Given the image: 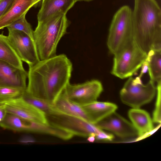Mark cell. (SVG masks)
Instances as JSON below:
<instances>
[{
	"mask_svg": "<svg viewBox=\"0 0 161 161\" xmlns=\"http://www.w3.org/2000/svg\"><path fill=\"white\" fill-rule=\"evenodd\" d=\"M114 138V136L112 134L106 133L103 131L95 136V139L111 141Z\"/></svg>",
	"mask_w": 161,
	"mask_h": 161,
	"instance_id": "27",
	"label": "cell"
},
{
	"mask_svg": "<svg viewBox=\"0 0 161 161\" xmlns=\"http://www.w3.org/2000/svg\"><path fill=\"white\" fill-rule=\"evenodd\" d=\"M93 0H76V2L77 1H87V2H89L91 1H92Z\"/></svg>",
	"mask_w": 161,
	"mask_h": 161,
	"instance_id": "32",
	"label": "cell"
},
{
	"mask_svg": "<svg viewBox=\"0 0 161 161\" xmlns=\"http://www.w3.org/2000/svg\"><path fill=\"white\" fill-rule=\"evenodd\" d=\"M95 135H91L87 137V140L90 142H93L95 139Z\"/></svg>",
	"mask_w": 161,
	"mask_h": 161,
	"instance_id": "31",
	"label": "cell"
},
{
	"mask_svg": "<svg viewBox=\"0 0 161 161\" xmlns=\"http://www.w3.org/2000/svg\"><path fill=\"white\" fill-rule=\"evenodd\" d=\"M29 66L26 91L53 104L69 83L73 69L71 61L65 55L61 54Z\"/></svg>",
	"mask_w": 161,
	"mask_h": 161,
	"instance_id": "1",
	"label": "cell"
},
{
	"mask_svg": "<svg viewBox=\"0 0 161 161\" xmlns=\"http://www.w3.org/2000/svg\"><path fill=\"white\" fill-rule=\"evenodd\" d=\"M26 14H24L20 18L12 23L7 27L11 30L21 31L26 34L34 40L33 31L31 25L25 19Z\"/></svg>",
	"mask_w": 161,
	"mask_h": 161,
	"instance_id": "23",
	"label": "cell"
},
{
	"mask_svg": "<svg viewBox=\"0 0 161 161\" xmlns=\"http://www.w3.org/2000/svg\"><path fill=\"white\" fill-rule=\"evenodd\" d=\"M146 59L150 80L157 83L161 82V49L150 50Z\"/></svg>",
	"mask_w": 161,
	"mask_h": 161,
	"instance_id": "20",
	"label": "cell"
},
{
	"mask_svg": "<svg viewBox=\"0 0 161 161\" xmlns=\"http://www.w3.org/2000/svg\"><path fill=\"white\" fill-rule=\"evenodd\" d=\"M76 2V0H42L37 15L38 22L43 21L57 15L66 14Z\"/></svg>",
	"mask_w": 161,
	"mask_h": 161,
	"instance_id": "14",
	"label": "cell"
},
{
	"mask_svg": "<svg viewBox=\"0 0 161 161\" xmlns=\"http://www.w3.org/2000/svg\"><path fill=\"white\" fill-rule=\"evenodd\" d=\"M141 68V72L138 76L141 78L143 75L146 73L148 70V63L146 59L143 63Z\"/></svg>",
	"mask_w": 161,
	"mask_h": 161,
	"instance_id": "29",
	"label": "cell"
},
{
	"mask_svg": "<svg viewBox=\"0 0 161 161\" xmlns=\"http://www.w3.org/2000/svg\"><path fill=\"white\" fill-rule=\"evenodd\" d=\"M2 128L14 131L28 132V121L15 115L7 113L3 119L0 122Z\"/></svg>",
	"mask_w": 161,
	"mask_h": 161,
	"instance_id": "21",
	"label": "cell"
},
{
	"mask_svg": "<svg viewBox=\"0 0 161 161\" xmlns=\"http://www.w3.org/2000/svg\"><path fill=\"white\" fill-rule=\"evenodd\" d=\"M21 90L8 86L0 87V100H5L20 96L24 91Z\"/></svg>",
	"mask_w": 161,
	"mask_h": 161,
	"instance_id": "24",
	"label": "cell"
},
{
	"mask_svg": "<svg viewBox=\"0 0 161 161\" xmlns=\"http://www.w3.org/2000/svg\"><path fill=\"white\" fill-rule=\"evenodd\" d=\"M132 21L133 39L143 51L161 49V11L155 0H135Z\"/></svg>",
	"mask_w": 161,
	"mask_h": 161,
	"instance_id": "2",
	"label": "cell"
},
{
	"mask_svg": "<svg viewBox=\"0 0 161 161\" xmlns=\"http://www.w3.org/2000/svg\"><path fill=\"white\" fill-rule=\"evenodd\" d=\"M19 142L21 143H28L34 142L35 140L31 136H22L19 139Z\"/></svg>",
	"mask_w": 161,
	"mask_h": 161,
	"instance_id": "28",
	"label": "cell"
},
{
	"mask_svg": "<svg viewBox=\"0 0 161 161\" xmlns=\"http://www.w3.org/2000/svg\"><path fill=\"white\" fill-rule=\"evenodd\" d=\"M8 39L22 61L31 65L40 60L33 40L25 33L7 28Z\"/></svg>",
	"mask_w": 161,
	"mask_h": 161,
	"instance_id": "9",
	"label": "cell"
},
{
	"mask_svg": "<svg viewBox=\"0 0 161 161\" xmlns=\"http://www.w3.org/2000/svg\"><path fill=\"white\" fill-rule=\"evenodd\" d=\"M28 72L0 60V87L8 86L25 91Z\"/></svg>",
	"mask_w": 161,
	"mask_h": 161,
	"instance_id": "12",
	"label": "cell"
},
{
	"mask_svg": "<svg viewBox=\"0 0 161 161\" xmlns=\"http://www.w3.org/2000/svg\"><path fill=\"white\" fill-rule=\"evenodd\" d=\"M53 104L56 110L58 112L77 117L89 122L88 116L82 107L68 98L65 88L55 98Z\"/></svg>",
	"mask_w": 161,
	"mask_h": 161,
	"instance_id": "16",
	"label": "cell"
},
{
	"mask_svg": "<svg viewBox=\"0 0 161 161\" xmlns=\"http://www.w3.org/2000/svg\"><path fill=\"white\" fill-rule=\"evenodd\" d=\"M20 96L24 101L43 112L46 115L57 111L53 104L43 99L31 96L25 90L23 92Z\"/></svg>",
	"mask_w": 161,
	"mask_h": 161,
	"instance_id": "22",
	"label": "cell"
},
{
	"mask_svg": "<svg viewBox=\"0 0 161 161\" xmlns=\"http://www.w3.org/2000/svg\"><path fill=\"white\" fill-rule=\"evenodd\" d=\"M114 56L111 73L124 79L132 76L141 68L147 54L133 39Z\"/></svg>",
	"mask_w": 161,
	"mask_h": 161,
	"instance_id": "5",
	"label": "cell"
},
{
	"mask_svg": "<svg viewBox=\"0 0 161 161\" xmlns=\"http://www.w3.org/2000/svg\"><path fill=\"white\" fill-rule=\"evenodd\" d=\"M131 123L137 130L140 140L153 131V120L149 114L140 108H132L128 113Z\"/></svg>",
	"mask_w": 161,
	"mask_h": 161,
	"instance_id": "15",
	"label": "cell"
},
{
	"mask_svg": "<svg viewBox=\"0 0 161 161\" xmlns=\"http://www.w3.org/2000/svg\"><path fill=\"white\" fill-rule=\"evenodd\" d=\"M28 132L43 133L53 136L61 139L66 140L74 136L64 130L49 124H42L32 121L29 123Z\"/></svg>",
	"mask_w": 161,
	"mask_h": 161,
	"instance_id": "19",
	"label": "cell"
},
{
	"mask_svg": "<svg viewBox=\"0 0 161 161\" xmlns=\"http://www.w3.org/2000/svg\"></svg>",
	"mask_w": 161,
	"mask_h": 161,
	"instance_id": "33",
	"label": "cell"
},
{
	"mask_svg": "<svg viewBox=\"0 0 161 161\" xmlns=\"http://www.w3.org/2000/svg\"><path fill=\"white\" fill-rule=\"evenodd\" d=\"M33 39L40 60L56 55L58 42L66 33L69 21L66 14H59L38 22Z\"/></svg>",
	"mask_w": 161,
	"mask_h": 161,
	"instance_id": "3",
	"label": "cell"
},
{
	"mask_svg": "<svg viewBox=\"0 0 161 161\" xmlns=\"http://www.w3.org/2000/svg\"><path fill=\"white\" fill-rule=\"evenodd\" d=\"M42 0H13L10 6L0 17V30L7 27L20 18Z\"/></svg>",
	"mask_w": 161,
	"mask_h": 161,
	"instance_id": "13",
	"label": "cell"
},
{
	"mask_svg": "<svg viewBox=\"0 0 161 161\" xmlns=\"http://www.w3.org/2000/svg\"><path fill=\"white\" fill-rule=\"evenodd\" d=\"M46 116L48 124L64 130L74 136L87 137L92 135L96 136L103 131L86 120L57 111L46 114Z\"/></svg>",
	"mask_w": 161,
	"mask_h": 161,
	"instance_id": "7",
	"label": "cell"
},
{
	"mask_svg": "<svg viewBox=\"0 0 161 161\" xmlns=\"http://www.w3.org/2000/svg\"><path fill=\"white\" fill-rule=\"evenodd\" d=\"M157 98L155 109L153 113V121L156 123L161 124V82L157 83Z\"/></svg>",
	"mask_w": 161,
	"mask_h": 161,
	"instance_id": "25",
	"label": "cell"
},
{
	"mask_svg": "<svg viewBox=\"0 0 161 161\" xmlns=\"http://www.w3.org/2000/svg\"><path fill=\"white\" fill-rule=\"evenodd\" d=\"M20 96L14 98L0 100V103L4 105L7 113L28 121L48 124L46 114L24 101Z\"/></svg>",
	"mask_w": 161,
	"mask_h": 161,
	"instance_id": "10",
	"label": "cell"
},
{
	"mask_svg": "<svg viewBox=\"0 0 161 161\" xmlns=\"http://www.w3.org/2000/svg\"><path fill=\"white\" fill-rule=\"evenodd\" d=\"M13 0H0V17L5 13Z\"/></svg>",
	"mask_w": 161,
	"mask_h": 161,
	"instance_id": "26",
	"label": "cell"
},
{
	"mask_svg": "<svg viewBox=\"0 0 161 161\" xmlns=\"http://www.w3.org/2000/svg\"><path fill=\"white\" fill-rule=\"evenodd\" d=\"M68 98L80 106L97 101L103 90L101 82L92 80L84 83L72 85L69 83L65 88Z\"/></svg>",
	"mask_w": 161,
	"mask_h": 161,
	"instance_id": "8",
	"label": "cell"
},
{
	"mask_svg": "<svg viewBox=\"0 0 161 161\" xmlns=\"http://www.w3.org/2000/svg\"><path fill=\"white\" fill-rule=\"evenodd\" d=\"M157 88L155 83L150 80L143 84L137 76L128 78L120 92L122 102L132 108H140L152 101L155 96Z\"/></svg>",
	"mask_w": 161,
	"mask_h": 161,
	"instance_id": "6",
	"label": "cell"
},
{
	"mask_svg": "<svg viewBox=\"0 0 161 161\" xmlns=\"http://www.w3.org/2000/svg\"><path fill=\"white\" fill-rule=\"evenodd\" d=\"M81 106L88 116L89 122L94 124L115 111L118 108L114 103L97 101Z\"/></svg>",
	"mask_w": 161,
	"mask_h": 161,
	"instance_id": "17",
	"label": "cell"
},
{
	"mask_svg": "<svg viewBox=\"0 0 161 161\" xmlns=\"http://www.w3.org/2000/svg\"><path fill=\"white\" fill-rule=\"evenodd\" d=\"M133 39L132 11L124 5L114 14L111 22L107 40L109 52L114 55Z\"/></svg>",
	"mask_w": 161,
	"mask_h": 161,
	"instance_id": "4",
	"label": "cell"
},
{
	"mask_svg": "<svg viewBox=\"0 0 161 161\" xmlns=\"http://www.w3.org/2000/svg\"><path fill=\"white\" fill-rule=\"evenodd\" d=\"M7 113L4 105L0 103V122L3 119Z\"/></svg>",
	"mask_w": 161,
	"mask_h": 161,
	"instance_id": "30",
	"label": "cell"
},
{
	"mask_svg": "<svg viewBox=\"0 0 161 161\" xmlns=\"http://www.w3.org/2000/svg\"><path fill=\"white\" fill-rule=\"evenodd\" d=\"M94 125L100 129L109 131L121 138L138 136V132L132 123L115 111Z\"/></svg>",
	"mask_w": 161,
	"mask_h": 161,
	"instance_id": "11",
	"label": "cell"
},
{
	"mask_svg": "<svg viewBox=\"0 0 161 161\" xmlns=\"http://www.w3.org/2000/svg\"><path fill=\"white\" fill-rule=\"evenodd\" d=\"M0 60L25 70L22 61L9 42L7 36L0 34Z\"/></svg>",
	"mask_w": 161,
	"mask_h": 161,
	"instance_id": "18",
	"label": "cell"
}]
</instances>
